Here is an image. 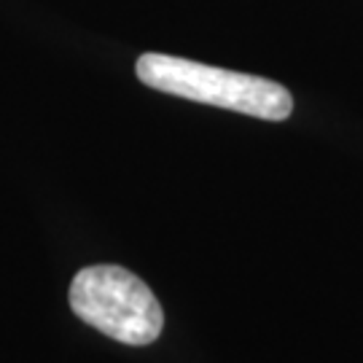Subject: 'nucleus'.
Here are the masks:
<instances>
[{
    "label": "nucleus",
    "mask_w": 363,
    "mask_h": 363,
    "mask_svg": "<svg viewBox=\"0 0 363 363\" xmlns=\"http://www.w3.org/2000/svg\"><path fill=\"white\" fill-rule=\"evenodd\" d=\"M135 73L145 86L183 100L216 105L234 113L283 121L294 111V97L277 81L250 73H234L169 54H143L135 62Z\"/></svg>",
    "instance_id": "obj_1"
},
{
    "label": "nucleus",
    "mask_w": 363,
    "mask_h": 363,
    "mask_svg": "<svg viewBox=\"0 0 363 363\" xmlns=\"http://www.w3.org/2000/svg\"><path fill=\"white\" fill-rule=\"evenodd\" d=\"M70 310L84 323L124 345H151L164 328L154 291L116 264L86 267L70 283Z\"/></svg>",
    "instance_id": "obj_2"
}]
</instances>
